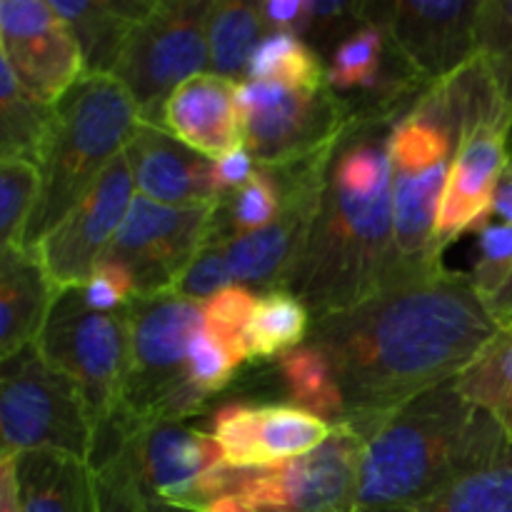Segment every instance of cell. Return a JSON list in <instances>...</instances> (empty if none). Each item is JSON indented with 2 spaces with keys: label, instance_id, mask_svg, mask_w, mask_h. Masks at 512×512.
Instances as JSON below:
<instances>
[{
  "label": "cell",
  "instance_id": "cell-14",
  "mask_svg": "<svg viewBox=\"0 0 512 512\" xmlns=\"http://www.w3.org/2000/svg\"><path fill=\"white\" fill-rule=\"evenodd\" d=\"M483 0H390L365 3L368 23L388 33L403 63L435 85L478 55V15Z\"/></svg>",
  "mask_w": 512,
  "mask_h": 512
},
{
  "label": "cell",
  "instance_id": "cell-46",
  "mask_svg": "<svg viewBox=\"0 0 512 512\" xmlns=\"http://www.w3.org/2000/svg\"><path fill=\"white\" fill-rule=\"evenodd\" d=\"M150 512H180V510H170V508H153V505H148Z\"/></svg>",
  "mask_w": 512,
  "mask_h": 512
},
{
  "label": "cell",
  "instance_id": "cell-33",
  "mask_svg": "<svg viewBox=\"0 0 512 512\" xmlns=\"http://www.w3.org/2000/svg\"><path fill=\"white\" fill-rule=\"evenodd\" d=\"M478 55L488 65L512 113V0H483L478 15Z\"/></svg>",
  "mask_w": 512,
  "mask_h": 512
},
{
  "label": "cell",
  "instance_id": "cell-18",
  "mask_svg": "<svg viewBox=\"0 0 512 512\" xmlns=\"http://www.w3.org/2000/svg\"><path fill=\"white\" fill-rule=\"evenodd\" d=\"M140 195L175 208H195L218 200L215 160L198 153L158 125L140 123L125 148Z\"/></svg>",
  "mask_w": 512,
  "mask_h": 512
},
{
  "label": "cell",
  "instance_id": "cell-1",
  "mask_svg": "<svg viewBox=\"0 0 512 512\" xmlns=\"http://www.w3.org/2000/svg\"><path fill=\"white\" fill-rule=\"evenodd\" d=\"M498 328L470 275L443 265L313 320L310 345L343 395V423L363 440L418 395L460 378Z\"/></svg>",
  "mask_w": 512,
  "mask_h": 512
},
{
  "label": "cell",
  "instance_id": "cell-38",
  "mask_svg": "<svg viewBox=\"0 0 512 512\" xmlns=\"http://www.w3.org/2000/svg\"><path fill=\"white\" fill-rule=\"evenodd\" d=\"M93 475L98 512H150L125 450L115 460L95 468Z\"/></svg>",
  "mask_w": 512,
  "mask_h": 512
},
{
  "label": "cell",
  "instance_id": "cell-39",
  "mask_svg": "<svg viewBox=\"0 0 512 512\" xmlns=\"http://www.w3.org/2000/svg\"><path fill=\"white\" fill-rule=\"evenodd\" d=\"M230 285L235 283L223 248L220 245H205L198 253V258L193 260V265L185 270L175 293L185 295V298L195 300V303H205V300L215 298V295L223 293Z\"/></svg>",
  "mask_w": 512,
  "mask_h": 512
},
{
  "label": "cell",
  "instance_id": "cell-16",
  "mask_svg": "<svg viewBox=\"0 0 512 512\" xmlns=\"http://www.w3.org/2000/svg\"><path fill=\"white\" fill-rule=\"evenodd\" d=\"M0 58L48 105L85 75L75 35L50 0H0Z\"/></svg>",
  "mask_w": 512,
  "mask_h": 512
},
{
  "label": "cell",
  "instance_id": "cell-22",
  "mask_svg": "<svg viewBox=\"0 0 512 512\" xmlns=\"http://www.w3.org/2000/svg\"><path fill=\"white\" fill-rule=\"evenodd\" d=\"M155 0H50L55 13L75 35L85 75H113L123 45Z\"/></svg>",
  "mask_w": 512,
  "mask_h": 512
},
{
  "label": "cell",
  "instance_id": "cell-43",
  "mask_svg": "<svg viewBox=\"0 0 512 512\" xmlns=\"http://www.w3.org/2000/svg\"><path fill=\"white\" fill-rule=\"evenodd\" d=\"M483 303L485 308H488L490 318L498 323V328L503 330V333H512V270L508 280L503 283V288L495 295H490L488 300H483Z\"/></svg>",
  "mask_w": 512,
  "mask_h": 512
},
{
  "label": "cell",
  "instance_id": "cell-47",
  "mask_svg": "<svg viewBox=\"0 0 512 512\" xmlns=\"http://www.w3.org/2000/svg\"><path fill=\"white\" fill-rule=\"evenodd\" d=\"M508 173L512 175V135H510V168H508Z\"/></svg>",
  "mask_w": 512,
  "mask_h": 512
},
{
  "label": "cell",
  "instance_id": "cell-35",
  "mask_svg": "<svg viewBox=\"0 0 512 512\" xmlns=\"http://www.w3.org/2000/svg\"><path fill=\"white\" fill-rule=\"evenodd\" d=\"M363 25H368L365 3H335V0H308V18L300 38L308 43L315 55H323L328 50H338L340 43L358 33Z\"/></svg>",
  "mask_w": 512,
  "mask_h": 512
},
{
  "label": "cell",
  "instance_id": "cell-17",
  "mask_svg": "<svg viewBox=\"0 0 512 512\" xmlns=\"http://www.w3.org/2000/svg\"><path fill=\"white\" fill-rule=\"evenodd\" d=\"M333 428L295 405H225L215 413L213 438L225 468L260 470L310 455Z\"/></svg>",
  "mask_w": 512,
  "mask_h": 512
},
{
  "label": "cell",
  "instance_id": "cell-23",
  "mask_svg": "<svg viewBox=\"0 0 512 512\" xmlns=\"http://www.w3.org/2000/svg\"><path fill=\"white\" fill-rule=\"evenodd\" d=\"M283 205V185L273 168L258 165L248 183L223 193L213 203L205 245H228L265 228Z\"/></svg>",
  "mask_w": 512,
  "mask_h": 512
},
{
  "label": "cell",
  "instance_id": "cell-37",
  "mask_svg": "<svg viewBox=\"0 0 512 512\" xmlns=\"http://www.w3.org/2000/svg\"><path fill=\"white\" fill-rule=\"evenodd\" d=\"M238 365L240 360L215 335H210L205 325L195 333L193 343H190L188 368L190 380L200 395L210 398L213 393H220L233 380Z\"/></svg>",
  "mask_w": 512,
  "mask_h": 512
},
{
  "label": "cell",
  "instance_id": "cell-19",
  "mask_svg": "<svg viewBox=\"0 0 512 512\" xmlns=\"http://www.w3.org/2000/svg\"><path fill=\"white\" fill-rule=\"evenodd\" d=\"M165 130L213 160L243 148L238 83L215 73L185 80L165 105Z\"/></svg>",
  "mask_w": 512,
  "mask_h": 512
},
{
  "label": "cell",
  "instance_id": "cell-15",
  "mask_svg": "<svg viewBox=\"0 0 512 512\" xmlns=\"http://www.w3.org/2000/svg\"><path fill=\"white\" fill-rule=\"evenodd\" d=\"M133 200V170L123 153L105 168L88 195L33 248L58 293L88 283L108 255Z\"/></svg>",
  "mask_w": 512,
  "mask_h": 512
},
{
  "label": "cell",
  "instance_id": "cell-7",
  "mask_svg": "<svg viewBox=\"0 0 512 512\" xmlns=\"http://www.w3.org/2000/svg\"><path fill=\"white\" fill-rule=\"evenodd\" d=\"M365 440L338 423L303 458L260 470H230L228 485L200 512H355Z\"/></svg>",
  "mask_w": 512,
  "mask_h": 512
},
{
  "label": "cell",
  "instance_id": "cell-3",
  "mask_svg": "<svg viewBox=\"0 0 512 512\" xmlns=\"http://www.w3.org/2000/svg\"><path fill=\"white\" fill-rule=\"evenodd\" d=\"M512 445L508 425L475 405L458 378L418 395L363 445L358 510L418 503L488 468ZM355 510V512H358Z\"/></svg>",
  "mask_w": 512,
  "mask_h": 512
},
{
  "label": "cell",
  "instance_id": "cell-20",
  "mask_svg": "<svg viewBox=\"0 0 512 512\" xmlns=\"http://www.w3.org/2000/svg\"><path fill=\"white\" fill-rule=\"evenodd\" d=\"M55 295L33 250H0V360L38 340Z\"/></svg>",
  "mask_w": 512,
  "mask_h": 512
},
{
  "label": "cell",
  "instance_id": "cell-28",
  "mask_svg": "<svg viewBox=\"0 0 512 512\" xmlns=\"http://www.w3.org/2000/svg\"><path fill=\"white\" fill-rule=\"evenodd\" d=\"M310 333V313L295 295L278 290L258 298L255 313L245 330L248 360H268L298 350Z\"/></svg>",
  "mask_w": 512,
  "mask_h": 512
},
{
  "label": "cell",
  "instance_id": "cell-29",
  "mask_svg": "<svg viewBox=\"0 0 512 512\" xmlns=\"http://www.w3.org/2000/svg\"><path fill=\"white\" fill-rule=\"evenodd\" d=\"M278 370L295 408L318 415L330 425L343 423V395H340L328 360L318 348L303 345L283 355Z\"/></svg>",
  "mask_w": 512,
  "mask_h": 512
},
{
  "label": "cell",
  "instance_id": "cell-11",
  "mask_svg": "<svg viewBox=\"0 0 512 512\" xmlns=\"http://www.w3.org/2000/svg\"><path fill=\"white\" fill-rule=\"evenodd\" d=\"M243 145L265 168L300 163L323 153L343 135L350 118L333 88H290L283 83H238Z\"/></svg>",
  "mask_w": 512,
  "mask_h": 512
},
{
  "label": "cell",
  "instance_id": "cell-42",
  "mask_svg": "<svg viewBox=\"0 0 512 512\" xmlns=\"http://www.w3.org/2000/svg\"><path fill=\"white\" fill-rule=\"evenodd\" d=\"M263 18L268 28L273 30H288L300 38L305 28V18H308V0H268L260 3Z\"/></svg>",
  "mask_w": 512,
  "mask_h": 512
},
{
  "label": "cell",
  "instance_id": "cell-24",
  "mask_svg": "<svg viewBox=\"0 0 512 512\" xmlns=\"http://www.w3.org/2000/svg\"><path fill=\"white\" fill-rule=\"evenodd\" d=\"M268 28L260 3L213 0L208 18L210 73L235 80L248 78V65Z\"/></svg>",
  "mask_w": 512,
  "mask_h": 512
},
{
  "label": "cell",
  "instance_id": "cell-31",
  "mask_svg": "<svg viewBox=\"0 0 512 512\" xmlns=\"http://www.w3.org/2000/svg\"><path fill=\"white\" fill-rule=\"evenodd\" d=\"M388 33L380 25H363L333 53L328 85L333 90H378Z\"/></svg>",
  "mask_w": 512,
  "mask_h": 512
},
{
  "label": "cell",
  "instance_id": "cell-36",
  "mask_svg": "<svg viewBox=\"0 0 512 512\" xmlns=\"http://www.w3.org/2000/svg\"><path fill=\"white\" fill-rule=\"evenodd\" d=\"M512 270V225L508 223H488L480 228L478 238V258H475L473 280L480 298L488 300L498 293L508 280Z\"/></svg>",
  "mask_w": 512,
  "mask_h": 512
},
{
  "label": "cell",
  "instance_id": "cell-44",
  "mask_svg": "<svg viewBox=\"0 0 512 512\" xmlns=\"http://www.w3.org/2000/svg\"><path fill=\"white\" fill-rule=\"evenodd\" d=\"M0 512H20L18 490H15L13 460L10 455L0 458Z\"/></svg>",
  "mask_w": 512,
  "mask_h": 512
},
{
  "label": "cell",
  "instance_id": "cell-25",
  "mask_svg": "<svg viewBox=\"0 0 512 512\" xmlns=\"http://www.w3.org/2000/svg\"><path fill=\"white\" fill-rule=\"evenodd\" d=\"M55 105L35 98L0 58V158L40 163Z\"/></svg>",
  "mask_w": 512,
  "mask_h": 512
},
{
  "label": "cell",
  "instance_id": "cell-4",
  "mask_svg": "<svg viewBox=\"0 0 512 512\" xmlns=\"http://www.w3.org/2000/svg\"><path fill=\"white\" fill-rule=\"evenodd\" d=\"M138 125V108L115 75H83L55 103L38 163L40 195L20 248L33 250L88 195Z\"/></svg>",
  "mask_w": 512,
  "mask_h": 512
},
{
  "label": "cell",
  "instance_id": "cell-12",
  "mask_svg": "<svg viewBox=\"0 0 512 512\" xmlns=\"http://www.w3.org/2000/svg\"><path fill=\"white\" fill-rule=\"evenodd\" d=\"M125 455L145 503L153 508L200 512L223 493L230 478L213 435L180 420L138 428Z\"/></svg>",
  "mask_w": 512,
  "mask_h": 512
},
{
  "label": "cell",
  "instance_id": "cell-27",
  "mask_svg": "<svg viewBox=\"0 0 512 512\" xmlns=\"http://www.w3.org/2000/svg\"><path fill=\"white\" fill-rule=\"evenodd\" d=\"M245 80L320 90L328 85V68L303 38L288 30H270L255 48Z\"/></svg>",
  "mask_w": 512,
  "mask_h": 512
},
{
  "label": "cell",
  "instance_id": "cell-30",
  "mask_svg": "<svg viewBox=\"0 0 512 512\" xmlns=\"http://www.w3.org/2000/svg\"><path fill=\"white\" fill-rule=\"evenodd\" d=\"M458 385L475 405L503 420L512 433V333H500L460 375Z\"/></svg>",
  "mask_w": 512,
  "mask_h": 512
},
{
  "label": "cell",
  "instance_id": "cell-2",
  "mask_svg": "<svg viewBox=\"0 0 512 512\" xmlns=\"http://www.w3.org/2000/svg\"><path fill=\"white\" fill-rule=\"evenodd\" d=\"M393 115H355L340 135L323 200L285 293L315 320L398 283L390 138Z\"/></svg>",
  "mask_w": 512,
  "mask_h": 512
},
{
  "label": "cell",
  "instance_id": "cell-6",
  "mask_svg": "<svg viewBox=\"0 0 512 512\" xmlns=\"http://www.w3.org/2000/svg\"><path fill=\"white\" fill-rule=\"evenodd\" d=\"M130 358L113 415L130 430L198 413L205 395L190 380L188 353L203 328V303L168 290L128 303Z\"/></svg>",
  "mask_w": 512,
  "mask_h": 512
},
{
  "label": "cell",
  "instance_id": "cell-32",
  "mask_svg": "<svg viewBox=\"0 0 512 512\" xmlns=\"http://www.w3.org/2000/svg\"><path fill=\"white\" fill-rule=\"evenodd\" d=\"M40 195V168L23 158H0V245L23 243Z\"/></svg>",
  "mask_w": 512,
  "mask_h": 512
},
{
  "label": "cell",
  "instance_id": "cell-9",
  "mask_svg": "<svg viewBox=\"0 0 512 512\" xmlns=\"http://www.w3.org/2000/svg\"><path fill=\"white\" fill-rule=\"evenodd\" d=\"M35 345L50 368L78 385L93 430L118 410L130 358L128 305L98 313L80 288L60 290Z\"/></svg>",
  "mask_w": 512,
  "mask_h": 512
},
{
  "label": "cell",
  "instance_id": "cell-21",
  "mask_svg": "<svg viewBox=\"0 0 512 512\" xmlns=\"http://www.w3.org/2000/svg\"><path fill=\"white\" fill-rule=\"evenodd\" d=\"M10 460L20 512H98L95 475L85 460L58 450H28Z\"/></svg>",
  "mask_w": 512,
  "mask_h": 512
},
{
  "label": "cell",
  "instance_id": "cell-34",
  "mask_svg": "<svg viewBox=\"0 0 512 512\" xmlns=\"http://www.w3.org/2000/svg\"><path fill=\"white\" fill-rule=\"evenodd\" d=\"M255 305H258V298L248 288H240V285H230L223 293L203 303L205 330L215 335L240 363L248 360L245 330H248L250 318H253Z\"/></svg>",
  "mask_w": 512,
  "mask_h": 512
},
{
  "label": "cell",
  "instance_id": "cell-41",
  "mask_svg": "<svg viewBox=\"0 0 512 512\" xmlns=\"http://www.w3.org/2000/svg\"><path fill=\"white\" fill-rule=\"evenodd\" d=\"M253 173H255V160L253 155L245 150V145L238 150H230L228 155L215 160L213 175H215V190H218V198L223 193H230V190L248 183Z\"/></svg>",
  "mask_w": 512,
  "mask_h": 512
},
{
  "label": "cell",
  "instance_id": "cell-13",
  "mask_svg": "<svg viewBox=\"0 0 512 512\" xmlns=\"http://www.w3.org/2000/svg\"><path fill=\"white\" fill-rule=\"evenodd\" d=\"M210 205L175 208L135 195L103 260L123 265L135 283V298L178 288L208 238Z\"/></svg>",
  "mask_w": 512,
  "mask_h": 512
},
{
  "label": "cell",
  "instance_id": "cell-45",
  "mask_svg": "<svg viewBox=\"0 0 512 512\" xmlns=\"http://www.w3.org/2000/svg\"><path fill=\"white\" fill-rule=\"evenodd\" d=\"M493 215H498L503 223L512 225V175L505 173V178L500 180L498 193L493 200Z\"/></svg>",
  "mask_w": 512,
  "mask_h": 512
},
{
  "label": "cell",
  "instance_id": "cell-26",
  "mask_svg": "<svg viewBox=\"0 0 512 512\" xmlns=\"http://www.w3.org/2000/svg\"><path fill=\"white\" fill-rule=\"evenodd\" d=\"M358 512H512V445L495 463L418 503Z\"/></svg>",
  "mask_w": 512,
  "mask_h": 512
},
{
  "label": "cell",
  "instance_id": "cell-5",
  "mask_svg": "<svg viewBox=\"0 0 512 512\" xmlns=\"http://www.w3.org/2000/svg\"><path fill=\"white\" fill-rule=\"evenodd\" d=\"M455 150L458 128L438 88L430 85L418 103L400 115L390 138L398 283L443 265L435 248V228Z\"/></svg>",
  "mask_w": 512,
  "mask_h": 512
},
{
  "label": "cell",
  "instance_id": "cell-8",
  "mask_svg": "<svg viewBox=\"0 0 512 512\" xmlns=\"http://www.w3.org/2000/svg\"><path fill=\"white\" fill-rule=\"evenodd\" d=\"M213 0H155L133 25L113 75L125 85L140 123L165 128L170 95L200 73H208V18Z\"/></svg>",
  "mask_w": 512,
  "mask_h": 512
},
{
  "label": "cell",
  "instance_id": "cell-10",
  "mask_svg": "<svg viewBox=\"0 0 512 512\" xmlns=\"http://www.w3.org/2000/svg\"><path fill=\"white\" fill-rule=\"evenodd\" d=\"M3 453L58 450L90 460L93 423L78 385L45 363L30 343L0 360Z\"/></svg>",
  "mask_w": 512,
  "mask_h": 512
},
{
  "label": "cell",
  "instance_id": "cell-40",
  "mask_svg": "<svg viewBox=\"0 0 512 512\" xmlns=\"http://www.w3.org/2000/svg\"><path fill=\"white\" fill-rule=\"evenodd\" d=\"M80 293H83L88 308L98 310V313H110V310L125 308L135 298V283L123 265L103 260L88 278V283L80 285Z\"/></svg>",
  "mask_w": 512,
  "mask_h": 512
}]
</instances>
